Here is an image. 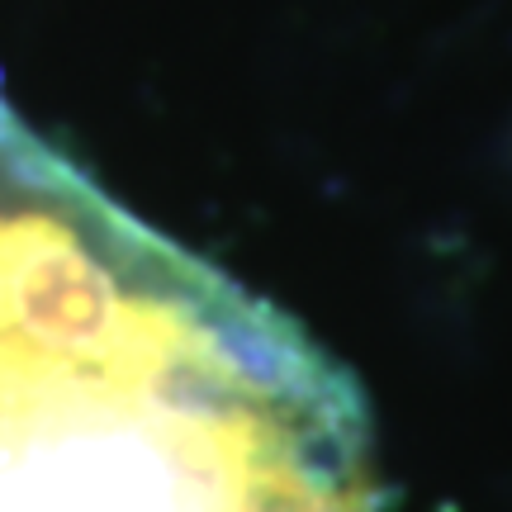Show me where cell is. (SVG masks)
<instances>
[{"mask_svg":"<svg viewBox=\"0 0 512 512\" xmlns=\"http://www.w3.org/2000/svg\"><path fill=\"white\" fill-rule=\"evenodd\" d=\"M0 512H380L347 370L5 100Z\"/></svg>","mask_w":512,"mask_h":512,"instance_id":"1","label":"cell"}]
</instances>
